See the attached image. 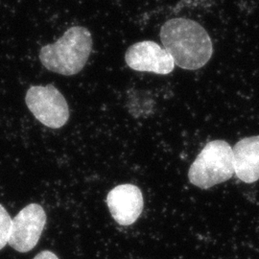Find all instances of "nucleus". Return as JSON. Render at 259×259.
Segmentation results:
<instances>
[{"label":"nucleus","mask_w":259,"mask_h":259,"mask_svg":"<svg viewBox=\"0 0 259 259\" xmlns=\"http://www.w3.org/2000/svg\"><path fill=\"white\" fill-rule=\"evenodd\" d=\"M125 61L130 68L140 72L166 75L175 67L174 60L166 49L151 40L139 41L129 47Z\"/></svg>","instance_id":"6"},{"label":"nucleus","mask_w":259,"mask_h":259,"mask_svg":"<svg viewBox=\"0 0 259 259\" xmlns=\"http://www.w3.org/2000/svg\"><path fill=\"white\" fill-rule=\"evenodd\" d=\"M160 39L175 65L183 69L197 70L206 65L212 56L211 38L204 28L192 19L168 20L160 30Z\"/></svg>","instance_id":"1"},{"label":"nucleus","mask_w":259,"mask_h":259,"mask_svg":"<svg viewBox=\"0 0 259 259\" xmlns=\"http://www.w3.org/2000/svg\"><path fill=\"white\" fill-rule=\"evenodd\" d=\"M12 225V218L9 213L0 204V250H2L9 240L10 230Z\"/></svg>","instance_id":"9"},{"label":"nucleus","mask_w":259,"mask_h":259,"mask_svg":"<svg viewBox=\"0 0 259 259\" xmlns=\"http://www.w3.org/2000/svg\"><path fill=\"white\" fill-rule=\"evenodd\" d=\"M93 51V37L89 29L73 26L56 42L47 45L39 51V61L49 71L72 76L79 73Z\"/></svg>","instance_id":"2"},{"label":"nucleus","mask_w":259,"mask_h":259,"mask_svg":"<svg viewBox=\"0 0 259 259\" xmlns=\"http://www.w3.org/2000/svg\"><path fill=\"white\" fill-rule=\"evenodd\" d=\"M106 201L114 221L125 227L139 219L144 205L141 190L134 185L115 186L108 193Z\"/></svg>","instance_id":"7"},{"label":"nucleus","mask_w":259,"mask_h":259,"mask_svg":"<svg viewBox=\"0 0 259 259\" xmlns=\"http://www.w3.org/2000/svg\"><path fill=\"white\" fill-rule=\"evenodd\" d=\"M33 259H59V257L50 250H42Z\"/></svg>","instance_id":"10"},{"label":"nucleus","mask_w":259,"mask_h":259,"mask_svg":"<svg viewBox=\"0 0 259 259\" xmlns=\"http://www.w3.org/2000/svg\"><path fill=\"white\" fill-rule=\"evenodd\" d=\"M234 174L246 184L259 180V136L239 140L232 148Z\"/></svg>","instance_id":"8"},{"label":"nucleus","mask_w":259,"mask_h":259,"mask_svg":"<svg viewBox=\"0 0 259 259\" xmlns=\"http://www.w3.org/2000/svg\"><path fill=\"white\" fill-rule=\"evenodd\" d=\"M233 175L232 148L224 140L207 143L188 171L189 182L203 189L225 183Z\"/></svg>","instance_id":"3"},{"label":"nucleus","mask_w":259,"mask_h":259,"mask_svg":"<svg viewBox=\"0 0 259 259\" xmlns=\"http://www.w3.org/2000/svg\"><path fill=\"white\" fill-rule=\"evenodd\" d=\"M47 225V214L41 205L28 204L12 219L8 244L19 252H28L37 246Z\"/></svg>","instance_id":"5"},{"label":"nucleus","mask_w":259,"mask_h":259,"mask_svg":"<svg viewBox=\"0 0 259 259\" xmlns=\"http://www.w3.org/2000/svg\"><path fill=\"white\" fill-rule=\"evenodd\" d=\"M25 102L36 119L48 128L59 129L69 119L67 102L53 84L31 87Z\"/></svg>","instance_id":"4"}]
</instances>
